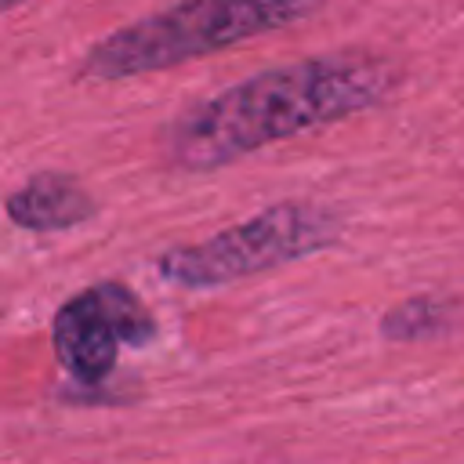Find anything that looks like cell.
Returning a JSON list of instances; mask_svg holds the SVG:
<instances>
[{"label": "cell", "mask_w": 464, "mask_h": 464, "mask_svg": "<svg viewBox=\"0 0 464 464\" xmlns=\"http://www.w3.org/2000/svg\"><path fill=\"white\" fill-rule=\"evenodd\" d=\"M7 218L25 232H65L98 214V199L62 170H40L7 196Z\"/></svg>", "instance_id": "5"}, {"label": "cell", "mask_w": 464, "mask_h": 464, "mask_svg": "<svg viewBox=\"0 0 464 464\" xmlns=\"http://www.w3.org/2000/svg\"><path fill=\"white\" fill-rule=\"evenodd\" d=\"M152 337L156 319L149 315L141 297L116 279H102L72 294L51 319L54 355L83 388L105 384L112 377L123 344H145Z\"/></svg>", "instance_id": "4"}, {"label": "cell", "mask_w": 464, "mask_h": 464, "mask_svg": "<svg viewBox=\"0 0 464 464\" xmlns=\"http://www.w3.org/2000/svg\"><path fill=\"white\" fill-rule=\"evenodd\" d=\"M341 218L315 203H276L203 243L170 246L156 257L160 279L185 290H210L312 257L337 243Z\"/></svg>", "instance_id": "3"}, {"label": "cell", "mask_w": 464, "mask_h": 464, "mask_svg": "<svg viewBox=\"0 0 464 464\" xmlns=\"http://www.w3.org/2000/svg\"><path fill=\"white\" fill-rule=\"evenodd\" d=\"M326 0H178L102 36L80 62L83 80H130L312 18Z\"/></svg>", "instance_id": "2"}, {"label": "cell", "mask_w": 464, "mask_h": 464, "mask_svg": "<svg viewBox=\"0 0 464 464\" xmlns=\"http://www.w3.org/2000/svg\"><path fill=\"white\" fill-rule=\"evenodd\" d=\"M453 323V304L442 297H406L384 312L381 334L388 341H428L446 334Z\"/></svg>", "instance_id": "6"}, {"label": "cell", "mask_w": 464, "mask_h": 464, "mask_svg": "<svg viewBox=\"0 0 464 464\" xmlns=\"http://www.w3.org/2000/svg\"><path fill=\"white\" fill-rule=\"evenodd\" d=\"M395 91V69L373 54H319L254 72L174 116L163 156L178 170H218L257 149L330 127L381 105Z\"/></svg>", "instance_id": "1"}, {"label": "cell", "mask_w": 464, "mask_h": 464, "mask_svg": "<svg viewBox=\"0 0 464 464\" xmlns=\"http://www.w3.org/2000/svg\"><path fill=\"white\" fill-rule=\"evenodd\" d=\"M18 4H22V0H0V7H4V11H14Z\"/></svg>", "instance_id": "7"}]
</instances>
